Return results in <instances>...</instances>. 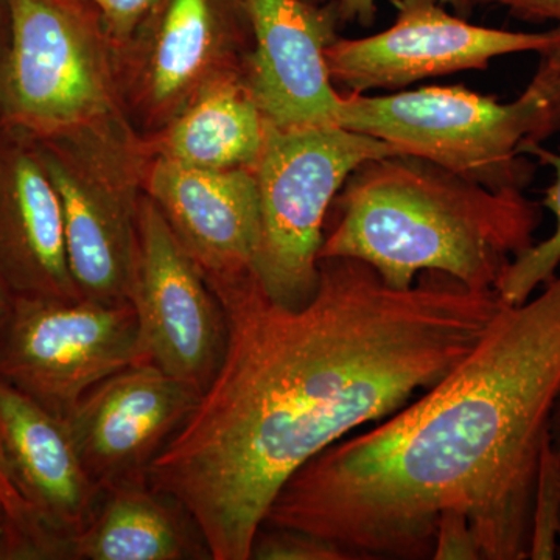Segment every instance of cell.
<instances>
[{"label": "cell", "instance_id": "obj_4", "mask_svg": "<svg viewBox=\"0 0 560 560\" xmlns=\"http://www.w3.org/2000/svg\"><path fill=\"white\" fill-rule=\"evenodd\" d=\"M338 125L388 142L490 190L523 191L536 165L522 153L560 131V70L547 54L526 90L501 103L467 88L341 94Z\"/></svg>", "mask_w": 560, "mask_h": 560}, {"label": "cell", "instance_id": "obj_19", "mask_svg": "<svg viewBox=\"0 0 560 560\" xmlns=\"http://www.w3.org/2000/svg\"><path fill=\"white\" fill-rule=\"evenodd\" d=\"M525 156L556 172L555 183L545 189L544 206L556 219V230L547 241L534 243L515 257L501 276L497 293L508 305L523 304L540 285L550 282L560 267V151L547 149L544 143L528 142L522 147Z\"/></svg>", "mask_w": 560, "mask_h": 560}, {"label": "cell", "instance_id": "obj_27", "mask_svg": "<svg viewBox=\"0 0 560 560\" xmlns=\"http://www.w3.org/2000/svg\"><path fill=\"white\" fill-rule=\"evenodd\" d=\"M548 436H550L552 448H555L560 456V390L558 397H556L555 405H552Z\"/></svg>", "mask_w": 560, "mask_h": 560}, {"label": "cell", "instance_id": "obj_14", "mask_svg": "<svg viewBox=\"0 0 560 560\" xmlns=\"http://www.w3.org/2000/svg\"><path fill=\"white\" fill-rule=\"evenodd\" d=\"M143 191L206 278L257 275L260 212L253 168L205 171L150 158Z\"/></svg>", "mask_w": 560, "mask_h": 560}, {"label": "cell", "instance_id": "obj_22", "mask_svg": "<svg viewBox=\"0 0 560 560\" xmlns=\"http://www.w3.org/2000/svg\"><path fill=\"white\" fill-rule=\"evenodd\" d=\"M0 508L9 515L11 529L7 560L54 559V545L33 518L27 503L11 481L0 456Z\"/></svg>", "mask_w": 560, "mask_h": 560}, {"label": "cell", "instance_id": "obj_32", "mask_svg": "<svg viewBox=\"0 0 560 560\" xmlns=\"http://www.w3.org/2000/svg\"><path fill=\"white\" fill-rule=\"evenodd\" d=\"M308 2L319 3V5H324V3H330L334 2V0H308Z\"/></svg>", "mask_w": 560, "mask_h": 560}, {"label": "cell", "instance_id": "obj_8", "mask_svg": "<svg viewBox=\"0 0 560 560\" xmlns=\"http://www.w3.org/2000/svg\"><path fill=\"white\" fill-rule=\"evenodd\" d=\"M138 361L130 301L13 296L0 320V382L61 419L94 386Z\"/></svg>", "mask_w": 560, "mask_h": 560}, {"label": "cell", "instance_id": "obj_31", "mask_svg": "<svg viewBox=\"0 0 560 560\" xmlns=\"http://www.w3.org/2000/svg\"><path fill=\"white\" fill-rule=\"evenodd\" d=\"M547 55L548 57H550V60L555 62L556 68L560 70V46L558 47V49L548 51Z\"/></svg>", "mask_w": 560, "mask_h": 560}, {"label": "cell", "instance_id": "obj_16", "mask_svg": "<svg viewBox=\"0 0 560 560\" xmlns=\"http://www.w3.org/2000/svg\"><path fill=\"white\" fill-rule=\"evenodd\" d=\"M0 276L13 296L81 300L60 197L28 136L0 124Z\"/></svg>", "mask_w": 560, "mask_h": 560}, {"label": "cell", "instance_id": "obj_10", "mask_svg": "<svg viewBox=\"0 0 560 560\" xmlns=\"http://www.w3.org/2000/svg\"><path fill=\"white\" fill-rule=\"evenodd\" d=\"M396 20L366 38H338L326 61L335 88L366 94L397 92L418 81L466 70L523 51L544 55L560 46V25L545 32H512L470 24L448 13L441 0H390Z\"/></svg>", "mask_w": 560, "mask_h": 560}, {"label": "cell", "instance_id": "obj_18", "mask_svg": "<svg viewBox=\"0 0 560 560\" xmlns=\"http://www.w3.org/2000/svg\"><path fill=\"white\" fill-rule=\"evenodd\" d=\"M270 121L254 101L245 75L210 80L178 116L145 142L150 158L205 171L254 168Z\"/></svg>", "mask_w": 560, "mask_h": 560}, {"label": "cell", "instance_id": "obj_30", "mask_svg": "<svg viewBox=\"0 0 560 560\" xmlns=\"http://www.w3.org/2000/svg\"><path fill=\"white\" fill-rule=\"evenodd\" d=\"M11 298H13V294H11L9 287H7L2 276H0V320H2L3 315L9 311Z\"/></svg>", "mask_w": 560, "mask_h": 560}, {"label": "cell", "instance_id": "obj_28", "mask_svg": "<svg viewBox=\"0 0 560 560\" xmlns=\"http://www.w3.org/2000/svg\"><path fill=\"white\" fill-rule=\"evenodd\" d=\"M10 10L3 11L0 5V70H2L3 57H5L7 44H9Z\"/></svg>", "mask_w": 560, "mask_h": 560}, {"label": "cell", "instance_id": "obj_12", "mask_svg": "<svg viewBox=\"0 0 560 560\" xmlns=\"http://www.w3.org/2000/svg\"><path fill=\"white\" fill-rule=\"evenodd\" d=\"M253 31L245 81L279 130L340 127L341 94L331 83L326 50L341 22L334 2L243 0Z\"/></svg>", "mask_w": 560, "mask_h": 560}, {"label": "cell", "instance_id": "obj_13", "mask_svg": "<svg viewBox=\"0 0 560 560\" xmlns=\"http://www.w3.org/2000/svg\"><path fill=\"white\" fill-rule=\"evenodd\" d=\"M201 396L190 383L139 363L94 386L66 419L92 481L103 489L145 477Z\"/></svg>", "mask_w": 560, "mask_h": 560}, {"label": "cell", "instance_id": "obj_26", "mask_svg": "<svg viewBox=\"0 0 560 560\" xmlns=\"http://www.w3.org/2000/svg\"><path fill=\"white\" fill-rule=\"evenodd\" d=\"M444 5H451L460 18H469L475 7L471 0H441ZM335 10L341 24L359 22L364 27L374 24L377 18V0H334Z\"/></svg>", "mask_w": 560, "mask_h": 560}, {"label": "cell", "instance_id": "obj_29", "mask_svg": "<svg viewBox=\"0 0 560 560\" xmlns=\"http://www.w3.org/2000/svg\"><path fill=\"white\" fill-rule=\"evenodd\" d=\"M11 523L9 515L0 508V560H5L7 545L10 539Z\"/></svg>", "mask_w": 560, "mask_h": 560}, {"label": "cell", "instance_id": "obj_7", "mask_svg": "<svg viewBox=\"0 0 560 560\" xmlns=\"http://www.w3.org/2000/svg\"><path fill=\"white\" fill-rule=\"evenodd\" d=\"M33 142L60 197L70 272L81 296L127 302L150 160L145 142L124 116Z\"/></svg>", "mask_w": 560, "mask_h": 560}, {"label": "cell", "instance_id": "obj_25", "mask_svg": "<svg viewBox=\"0 0 560 560\" xmlns=\"http://www.w3.org/2000/svg\"><path fill=\"white\" fill-rule=\"evenodd\" d=\"M471 5H499L518 21L529 24L556 22L560 25V0H471Z\"/></svg>", "mask_w": 560, "mask_h": 560}, {"label": "cell", "instance_id": "obj_24", "mask_svg": "<svg viewBox=\"0 0 560 560\" xmlns=\"http://www.w3.org/2000/svg\"><path fill=\"white\" fill-rule=\"evenodd\" d=\"M434 560H482L480 545L467 517L458 512L442 514L434 534Z\"/></svg>", "mask_w": 560, "mask_h": 560}, {"label": "cell", "instance_id": "obj_20", "mask_svg": "<svg viewBox=\"0 0 560 560\" xmlns=\"http://www.w3.org/2000/svg\"><path fill=\"white\" fill-rule=\"evenodd\" d=\"M560 518V456L552 448L550 436L541 451L533 525H530L529 559L552 560L558 556Z\"/></svg>", "mask_w": 560, "mask_h": 560}, {"label": "cell", "instance_id": "obj_21", "mask_svg": "<svg viewBox=\"0 0 560 560\" xmlns=\"http://www.w3.org/2000/svg\"><path fill=\"white\" fill-rule=\"evenodd\" d=\"M249 560H357L334 541L305 530L261 523L250 545Z\"/></svg>", "mask_w": 560, "mask_h": 560}, {"label": "cell", "instance_id": "obj_5", "mask_svg": "<svg viewBox=\"0 0 560 560\" xmlns=\"http://www.w3.org/2000/svg\"><path fill=\"white\" fill-rule=\"evenodd\" d=\"M0 124L50 139L124 116L108 36L81 0H9Z\"/></svg>", "mask_w": 560, "mask_h": 560}, {"label": "cell", "instance_id": "obj_3", "mask_svg": "<svg viewBox=\"0 0 560 560\" xmlns=\"http://www.w3.org/2000/svg\"><path fill=\"white\" fill-rule=\"evenodd\" d=\"M327 215L319 260L364 261L394 290L438 271L467 289L497 291L541 223L539 202L523 191L490 190L401 153L359 165Z\"/></svg>", "mask_w": 560, "mask_h": 560}, {"label": "cell", "instance_id": "obj_15", "mask_svg": "<svg viewBox=\"0 0 560 560\" xmlns=\"http://www.w3.org/2000/svg\"><path fill=\"white\" fill-rule=\"evenodd\" d=\"M0 456L58 560H70L102 489L92 481L68 420L0 382Z\"/></svg>", "mask_w": 560, "mask_h": 560}, {"label": "cell", "instance_id": "obj_33", "mask_svg": "<svg viewBox=\"0 0 560 560\" xmlns=\"http://www.w3.org/2000/svg\"><path fill=\"white\" fill-rule=\"evenodd\" d=\"M556 559H560V518H559V529H558V556Z\"/></svg>", "mask_w": 560, "mask_h": 560}, {"label": "cell", "instance_id": "obj_23", "mask_svg": "<svg viewBox=\"0 0 560 560\" xmlns=\"http://www.w3.org/2000/svg\"><path fill=\"white\" fill-rule=\"evenodd\" d=\"M97 13L114 51L121 49L160 0H81Z\"/></svg>", "mask_w": 560, "mask_h": 560}, {"label": "cell", "instance_id": "obj_1", "mask_svg": "<svg viewBox=\"0 0 560 560\" xmlns=\"http://www.w3.org/2000/svg\"><path fill=\"white\" fill-rule=\"evenodd\" d=\"M209 283L226 313L223 361L145 477L187 508L212 560H249L291 475L436 385L504 305L438 271L389 289L345 257L319 260L298 308L272 301L257 275Z\"/></svg>", "mask_w": 560, "mask_h": 560}, {"label": "cell", "instance_id": "obj_11", "mask_svg": "<svg viewBox=\"0 0 560 560\" xmlns=\"http://www.w3.org/2000/svg\"><path fill=\"white\" fill-rule=\"evenodd\" d=\"M253 31L243 0H160L116 57L119 86L158 130L210 80L245 75Z\"/></svg>", "mask_w": 560, "mask_h": 560}, {"label": "cell", "instance_id": "obj_9", "mask_svg": "<svg viewBox=\"0 0 560 560\" xmlns=\"http://www.w3.org/2000/svg\"><path fill=\"white\" fill-rule=\"evenodd\" d=\"M128 301L138 318V363L205 393L226 350V313L205 271L145 191L139 201Z\"/></svg>", "mask_w": 560, "mask_h": 560}, {"label": "cell", "instance_id": "obj_6", "mask_svg": "<svg viewBox=\"0 0 560 560\" xmlns=\"http://www.w3.org/2000/svg\"><path fill=\"white\" fill-rule=\"evenodd\" d=\"M397 153L388 142L342 127L270 125L253 171L260 212L256 271L272 301L298 308L312 300L331 202L359 165Z\"/></svg>", "mask_w": 560, "mask_h": 560}, {"label": "cell", "instance_id": "obj_2", "mask_svg": "<svg viewBox=\"0 0 560 560\" xmlns=\"http://www.w3.org/2000/svg\"><path fill=\"white\" fill-rule=\"evenodd\" d=\"M504 304L436 385L308 460L264 523L357 560L433 559L442 514L467 517L482 560L529 559L540 456L560 390V276Z\"/></svg>", "mask_w": 560, "mask_h": 560}, {"label": "cell", "instance_id": "obj_17", "mask_svg": "<svg viewBox=\"0 0 560 560\" xmlns=\"http://www.w3.org/2000/svg\"><path fill=\"white\" fill-rule=\"evenodd\" d=\"M208 541L187 508L147 477L103 488L70 560H208Z\"/></svg>", "mask_w": 560, "mask_h": 560}]
</instances>
